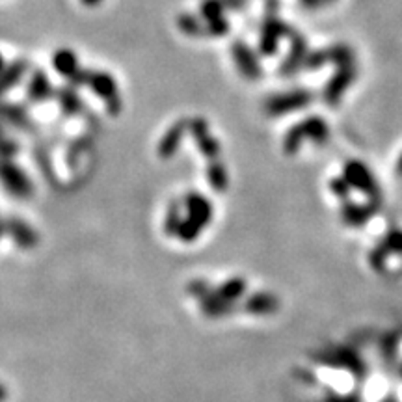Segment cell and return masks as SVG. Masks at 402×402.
Instances as JSON below:
<instances>
[{"label":"cell","instance_id":"6da1fadb","mask_svg":"<svg viewBox=\"0 0 402 402\" xmlns=\"http://www.w3.org/2000/svg\"><path fill=\"white\" fill-rule=\"evenodd\" d=\"M294 34V28L289 27L287 23L282 21L276 15V11L268 10L267 17L261 25V32H259V53L263 56H274L279 51V43L283 37H291Z\"/></svg>","mask_w":402,"mask_h":402},{"label":"cell","instance_id":"7a4b0ae2","mask_svg":"<svg viewBox=\"0 0 402 402\" xmlns=\"http://www.w3.org/2000/svg\"><path fill=\"white\" fill-rule=\"evenodd\" d=\"M88 88L94 92L101 101H105V108L108 115L115 118L121 112V95L118 82L108 71H89Z\"/></svg>","mask_w":402,"mask_h":402},{"label":"cell","instance_id":"3957f363","mask_svg":"<svg viewBox=\"0 0 402 402\" xmlns=\"http://www.w3.org/2000/svg\"><path fill=\"white\" fill-rule=\"evenodd\" d=\"M313 94L303 88L285 92V94H276L265 101V114H268L270 118L291 114V112H296V110L308 108L313 103Z\"/></svg>","mask_w":402,"mask_h":402},{"label":"cell","instance_id":"277c9868","mask_svg":"<svg viewBox=\"0 0 402 402\" xmlns=\"http://www.w3.org/2000/svg\"><path fill=\"white\" fill-rule=\"evenodd\" d=\"M326 63H334L335 68L354 65V51L345 43H335L332 47L313 51V53H309L303 69H320Z\"/></svg>","mask_w":402,"mask_h":402},{"label":"cell","instance_id":"5b68a950","mask_svg":"<svg viewBox=\"0 0 402 402\" xmlns=\"http://www.w3.org/2000/svg\"><path fill=\"white\" fill-rule=\"evenodd\" d=\"M356 80V65H343V68L335 69L332 79L326 82L322 89V99L326 105L337 106L346 94V89L352 86Z\"/></svg>","mask_w":402,"mask_h":402},{"label":"cell","instance_id":"8992f818","mask_svg":"<svg viewBox=\"0 0 402 402\" xmlns=\"http://www.w3.org/2000/svg\"><path fill=\"white\" fill-rule=\"evenodd\" d=\"M231 56L235 62L237 69L241 71V75L246 80H259L263 77V68L261 62L257 54L246 45L242 39H237L231 45Z\"/></svg>","mask_w":402,"mask_h":402},{"label":"cell","instance_id":"52a82bcc","mask_svg":"<svg viewBox=\"0 0 402 402\" xmlns=\"http://www.w3.org/2000/svg\"><path fill=\"white\" fill-rule=\"evenodd\" d=\"M291 47H289V53L285 56V60L282 62L279 65V73L282 77H293L296 75L300 69H303L306 65V60L309 56V51H308V42H306V37L300 34L298 30H294V34L291 37Z\"/></svg>","mask_w":402,"mask_h":402},{"label":"cell","instance_id":"ba28073f","mask_svg":"<svg viewBox=\"0 0 402 402\" xmlns=\"http://www.w3.org/2000/svg\"><path fill=\"white\" fill-rule=\"evenodd\" d=\"M188 132L194 136V140L198 142L201 155L209 158V161H216L220 153V144L215 136L211 134L207 121L203 118H192L190 125H188Z\"/></svg>","mask_w":402,"mask_h":402},{"label":"cell","instance_id":"9c48e42d","mask_svg":"<svg viewBox=\"0 0 402 402\" xmlns=\"http://www.w3.org/2000/svg\"><path fill=\"white\" fill-rule=\"evenodd\" d=\"M188 125H190V120L181 118V120L175 121V123L164 132V136H162L161 142H158V155H161L162 158H170L177 153L184 134L188 132Z\"/></svg>","mask_w":402,"mask_h":402},{"label":"cell","instance_id":"30bf717a","mask_svg":"<svg viewBox=\"0 0 402 402\" xmlns=\"http://www.w3.org/2000/svg\"><path fill=\"white\" fill-rule=\"evenodd\" d=\"M345 179L348 181L352 187L360 188L363 192H367L369 196H375L378 192L376 188L375 177L371 175V172L367 170V166L360 161H348L345 166Z\"/></svg>","mask_w":402,"mask_h":402},{"label":"cell","instance_id":"8fae6325","mask_svg":"<svg viewBox=\"0 0 402 402\" xmlns=\"http://www.w3.org/2000/svg\"><path fill=\"white\" fill-rule=\"evenodd\" d=\"M54 86L51 82V79L47 77L45 71L42 69H34L28 79L27 84V97L32 103H43V101L51 99L54 95Z\"/></svg>","mask_w":402,"mask_h":402},{"label":"cell","instance_id":"7c38bea8","mask_svg":"<svg viewBox=\"0 0 402 402\" xmlns=\"http://www.w3.org/2000/svg\"><path fill=\"white\" fill-rule=\"evenodd\" d=\"M53 68L60 77L68 79V82H71L82 71L79 63V56L71 49H58L53 56Z\"/></svg>","mask_w":402,"mask_h":402},{"label":"cell","instance_id":"4fadbf2b","mask_svg":"<svg viewBox=\"0 0 402 402\" xmlns=\"http://www.w3.org/2000/svg\"><path fill=\"white\" fill-rule=\"evenodd\" d=\"M2 175H4L6 187L10 188L13 194L23 196V194L30 192V181H28L27 175L23 173L21 168L15 166L11 161H4V166H2Z\"/></svg>","mask_w":402,"mask_h":402},{"label":"cell","instance_id":"5bb4252c","mask_svg":"<svg viewBox=\"0 0 402 402\" xmlns=\"http://www.w3.org/2000/svg\"><path fill=\"white\" fill-rule=\"evenodd\" d=\"M56 99H58V106L62 110V114L65 118H73V115L82 114L84 110V103L80 99V95L77 94V88L75 86H65V88L58 89L56 92Z\"/></svg>","mask_w":402,"mask_h":402},{"label":"cell","instance_id":"9a60e30c","mask_svg":"<svg viewBox=\"0 0 402 402\" xmlns=\"http://www.w3.org/2000/svg\"><path fill=\"white\" fill-rule=\"evenodd\" d=\"M28 62L25 58H17L11 63L4 65V71H2V89L4 92H10L11 88H15L17 84H21L23 79L28 75Z\"/></svg>","mask_w":402,"mask_h":402},{"label":"cell","instance_id":"2e32d148","mask_svg":"<svg viewBox=\"0 0 402 402\" xmlns=\"http://www.w3.org/2000/svg\"><path fill=\"white\" fill-rule=\"evenodd\" d=\"M302 123L303 134L306 140H311L315 144H324L329 138V127L328 123L320 118V115H308Z\"/></svg>","mask_w":402,"mask_h":402},{"label":"cell","instance_id":"e0dca14e","mask_svg":"<svg viewBox=\"0 0 402 402\" xmlns=\"http://www.w3.org/2000/svg\"><path fill=\"white\" fill-rule=\"evenodd\" d=\"M177 28L179 32H183L184 36L188 37H205L207 36V27H205V21L199 15H194V13H179L177 19Z\"/></svg>","mask_w":402,"mask_h":402},{"label":"cell","instance_id":"ac0fdd59","mask_svg":"<svg viewBox=\"0 0 402 402\" xmlns=\"http://www.w3.org/2000/svg\"><path fill=\"white\" fill-rule=\"evenodd\" d=\"M2 115L6 120L10 121L11 125L19 127V129H30L32 121L30 115H28L27 108L21 105H13V103H6L2 106Z\"/></svg>","mask_w":402,"mask_h":402},{"label":"cell","instance_id":"d6986e66","mask_svg":"<svg viewBox=\"0 0 402 402\" xmlns=\"http://www.w3.org/2000/svg\"><path fill=\"white\" fill-rule=\"evenodd\" d=\"M303 140H306V134H303L302 123H294L287 131L285 138H283V153L285 155H296Z\"/></svg>","mask_w":402,"mask_h":402},{"label":"cell","instance_id":"ffe728a7","mask_svg":"<svg viewBox=\"0 0 402 402\" xmlns=\"http://www.w3.org/2000/svg\"><path fill=\"white\" fill-rule=\"evenodd\" d=\"M225 6L222 0H201L199 4V17L205 23L216 21L220 17H225Z\"/></svg>","mask_w":402,"mask_h":402},{"label":"cell","instance_id":"44dd1931","mask_svg":"<svg viewBox=\"0 0 402 402\" xmlns=\"http://www.w3.org/2000/svg\"><path fill=\"white\" fill-rule=\"evenodd\" d=\"M207 175H209L211 184L216 188V190H222L227 184V173H225V168L220 164L218 161H213L207 168Z\"/></svg>","mask_w":402,"mask_h":402},{"label":"cell","instance_id":"7402d4cb","mask_svg":"<svg viewBox=\"0 0 402 402\" xmlns=\"http://www.w3.org/2000/svg\"><path fill=\"white\" fill-rule=\"evenodd\" d=\"M205 27H207V36L209 37H224L230 34L231 25L225 17H220L216 21L205 23Z\"/></svg>","mask_w":402,"mask_h":402},{"label":"cell","instance_id":"603a6c76","mask_svg":"<svg viewBox=\"0 0 402 402\" xmlns=\"http://www.w3.org/2000/svg\"><path fill=\"white\" fill-rule=\"evenodd\" d=\"M2 147H4V161H10V158L17 153V144L15 142H11L10 138H6L4 146Z\"/></svg>","mask_w":402,"mask_h":402},{"label":"cell","instance_id":"cb8c5ba5","mask_svg":"<svg viewBox=\"0 0 402 402\" xmlns=\"http://www.w3.org/2000/svg\"><path fill=\"white\" fill-rule=\"evenodd\" d=\"M225 6V10H242L246 4V0H222Z\"/></svg>","mask_w":402,"mask_h":402},{"label":"cell","instance_id":"d4e9b609","mask_svg":"<svg viewBox=\"0 0 402 402\" xmlns=\"http://www.w3.org/2000/svg\"><path fill=\"white\" fill-rule=\"evenodd\" d=\"M86 8H94V6H99L103 0H80Z\"/></svg>","mask_w":402,"mask_h":402},{"label":"cell","instance_id":"484cf974","mask_svg":"<svg viewBox=\"0 0 402 402\" xmlns=\"http://www.w3.org/2000/svg\"><path fill=\"white\" fill-rule=\"evenodd\" d=\"M319 2H322V0H302V4L308 6V8H317Z\"/></svg>","mask_w":402,"mask_h":402},{"label":"cell","instance_id":"4316f807","mask_svg":"<svg viewBox=\"0 0 402 402\" xmlns=\"http://www.w3.org/2000/svg\"><path fill=\"white\" fill-rule=\"evenodd\" d=\"M397 173L398 175H402V155L398 157V162H397Z\"/></svg>","mask_w":402,"mask_h":402},{"label":"cell","instance_id":"83f0119b","mask_svg":"<svg viewBox=\"0 0 402 402\" xmlns=\"http://www.w3.org/2000/svg\"><path fill=\"white\" fill-rule=\"evenodd\" d=\"M322 2H334V0H322Z\"/></svg>","mask_w":402,"mask_h":402}]
</instances>
